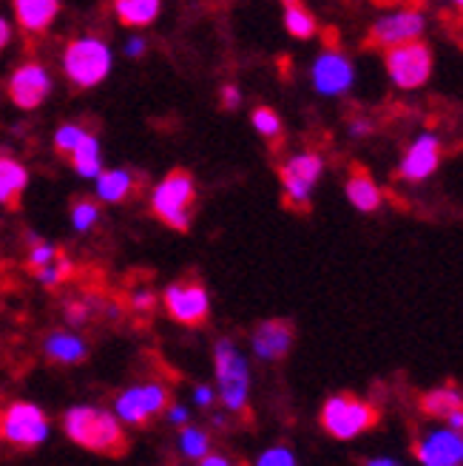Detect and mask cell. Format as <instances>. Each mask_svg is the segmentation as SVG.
<instances>
[{"mask_svg":"<svg viewBox=\"0 0 463 466\" xmlns=\"http://www.w3.org/2000/svg\"><path fill=\"white\" fill-rule=\"evenodd\" d=\"M63 432L72 444L88 450V452H103L111 455L123 450L126 444V430L120 424V418L95 407V404H75L63 412Z\"/></svg>","mask_w":463,"mask_h":466,"instance_id":"obj_1","label":"cell"},{"mask_svg":"<svg viewBox=\"0 0 463 466\" xmlns=\"http://www.w3.org/2000/svg\"><path fill=\"white\" fill-rule=\"evenodd\" d=\"M214 390L222 407L227 412H242L250 399V364L230 339H219L214 344Z\"/></svg>","mask_w":463,"mask_h":466,"instance_id":"obj_2","label":"cell"},{"mask_svg":"<svg viewBox=\"0 0 463 466\" xmlns=\"http://www.w3.org/2000/svg\"><path fill=\"white\" fill-rule=\"evenodd\" d=\"M111 68H114V55L103 37L95 35L75 37L63 52V75L77 88L100 86L111 75Z\"/></svg>","mask_w":463,"mask_h":466,"instance_id":"obj_3","label":"cell"},{"mask_svg":"<svg viewBox=\"0 0 463 466\" xmlns=\"http://www.w3.org/2000/svg\"><path fill=\"white\" fill-rule=\"evenodd\" d=\"M196 202V185L188 171H171L168 177H162V182L151 194V211L162 225H168L174 230H188L191 228V211Z\"/></svg>","mask_w":463,"mask_h":466,"instance_id":"obj_4","label":"cell"},{"mask_svg":"<svg viewBox=\"0 0 463 466\" xmlns=\"http://www.w3.org/2000/svg\"><path fill=\"white\" fill-rule=\"evenodd\" d=\"M321 427L327 435L338 441H353L364 435L367 430H373L376 424V407L367 404L356 395H333L321 407Z\"/></svg>","mask_w":463,"mask_h":466,"instance_id":"obj_5","label":"cell"},{"mask_svg":"<svg viewBox=\"0 0 463 466\" xmlns=\"http://www.w3.org/2000/svg\"><path fill=\"white\" fill-rule=\"evenodd\" d=\"M384 66L392 86H398L401 91H415L429 83L435 60H432V49L424 40H412L387 49Z\"/></svg>","mask_w":463,"mask_h":466,"instance_id":"obj_6","label":"cell"},{"mask_svg":"<svg viewBox=\"0 0 463 466\" xmlns=\"http://www.w3.org/2000/svg\"><path fill=\"white\" fill-rule=\"evenodd\" d=\"M52 432L45 412L32 401H15L0 412V435L15 447H40Z\"/></svg>","mask_w":463,"mask_h":466,"instance_id":"obj_7","label":"cell"},{"mask_svg":"<svg viewBox=\"0 0 463 466\" xmlns=\"http://www.w3.org/2000/svg\"><path fill=\"white\" fill-rule=\"evenodd\" d=\"M324 174V157L316 151H302L293 154L285 166L279 168V179H282V191L285 199L293 208H307L316 191V182Z\"/></svg>","mask_w":463,"mask_h":466,"instance_id":"obj_8","label":"cell"},{"mask_svg":"<svg viewBox=\"0 0 463 466\" xmlns=\"http://www.w3.org/2000/svg\"><path fill=\"white\" fill-rule=\"evenodd\" d=\"M424 29H427L424 9L421 6H404V9L381 15L373 23V29H369V46L387 52V49H392V46L421 40Z\"/></svg>","mask_w":463,"mask_h":466,"instance_id":"obj_9","label":"cell"},{"mask_svg":"<svg viewBox=\"0 0 463 466\" xmlns=\"http://www.w3.org/2000/svg\"><path fill=\"white\" fill-rule=\"evenodd\" d=\"M168 407V390L156 381H143L123 390L114 401V415L120 418V424L126 427H140L148 424L154 415H159Z\"/></svg>","mask_w":463,"mask_h":466,"instance_id":"obj_10","label":"cell"},{"mask_svg":"<svg viewBox=\"0 0 463 466\" xmlns=\"http://www.w3.org/2000/svg\"><path fill=\"white\" fill-rule=\"evenodd\" d=\"M310 83L321 97H344L356 86V66L344 52L327 49L313 60Z\"/></svg>","mask_w":463,"mask_h":466,"instance_id":"obj_11","label":"cell"},{"mask_svg":"<svg viewBox=\"0 0 463 466\" xmlns=\"http://www.w3.org/2000/svg\"><path fill=\"white\" fill-rule=\"evenodd\" d=\"M162 305L168 316L185 328H199L211 316V296L199 282H174L162 293Z\"/></svg>","mask_w":463,"mask_h":466,"instance_id":"obj_12","label":"cell"},{"mask_svg":"<svg viewBox=\"0 0 463 466\" xmlns=\"http://www.w3.org/2000/svg\"><path fill=\"white\" fill-rule=\"evenodd\" d=\"M9 100L20 108V111H35L40 108L52 95V75L45 72V66L37 60H26L20 63L12 77H9Z\"/></svg>","mask_w":463,"mask_h":466,"instance_id":"obj_13","label":"cell"},{"mask_svg":"<svg viewBox=\"0 0 463 466\" xmlns=\"http://www.w3.org/2000/svg\"><path fill=\"white\" fill-rule=\"evenodd\" d=\"M415 458L421 466H460L463 438L452 427H432L415 444Z\"/></svg>","mask_w":463,"mask_h":466,"instance_id":"obj_14","label":"cell"},{"mask_svg":"<svg viewBox=\"0 0 463 466\" xmlns=\"http://www.w3.org/2000/svg\"><path fill=\"white\" fill-rule=\"evenodd\" d=\"M441 139H438L432 131H424L412 139L407 146L404 157H401V166H398V177L407 182H424L429 179L438 166H441Z\"/></svg>","mask_w":463,"mask_h":466,"instance_id":"obj_15","label":"cell"},{"mask_svg":"<svg viewBox=\"0 0 463 466\" xmlns=\"http://www.w3.org/2000/svg\"><path fill=\"white\" fill-rule=\"evenodd\" d=\"M293 347V328L282 319L262 321L250 336V350L259 361H279Z\"/></svg>","mask_w":463,"mask_h":466,"instance_id":"obj_16","label":"cell"},{"mask_svg":"<svg viewBox=\"0 0 463 466\" xmlns=\"http://www.w3.org/2000/svg\"><path fill=\"white\" fill-rule=\"evenodd\" d=\"M15 20L26 35H43L60 15V0H12Z\"/></svg>","mask_w":463,"mask_h":466,"instance_id":"obj_17","label":"cell"},{"mask_svg":"<svg viewBox=\"0 0 463 466\" xmlns=\"http://www.w3.org/2000/svg\"><path fill=\"white\" fill-rule=\"evenodd\" d=\"M347 199L361 214H376L381 202H384V194L378 188V182L373 179V174L364 171V168H353L350 177H347Z\"/></svg>","mask_w":463,"mask_h":466,"instance_id":"obj_18","label":"cell"},{"mask_svg":"<svg viewBox=\"0 0 463 466\" xmlns=\"http://www.w3.org/2000/svg\"><path fill=\"white\" fill-rule=\"evenodd\" d=\"M43 353L57 364H80L88 356V344L75 330H55L45 336Z\"/></svg>","mask_w":463,"mask_h":466,"instance_id":"obj_19","label":"cell"},{"mask_svg":"<svg viewBox=\"0 0 463 466\" xmlns=\"http://www.w3.org/2000/svg\"><path fill=\"white\" fill-rule=\"evenodd\" d=\"M26 188H29V168L20 159L0 154V205L17 208Z\"/></svg>","mask_w":463,"mask_h":466,"instance_id":"obj_20","label":"cell"},{"mask_svg":"<svg viewBox=\"0 0 463 466\" xmlns=\"http://www.w3.org/2000/svg\"><path fill=\"white\" fill-rule=\"evenodd\" d=\"M136 188V177L128 171V168H103L97 177H95V191H97V199L100 202H108V205H120L126 202Z\"/></svg>","mask_w":463,"mask_h":466,"instance_id":"obj_21","label":"cell"},{"mask_svg":"<svg viewBox=\"0 0 463 466\" xmlns=\"http://www.w3.org/2000/svg\"><path fill=\"white\" fill-rule=\"evenodd\" d=\"M114 15L128 29H146L159 17L162 0H111Z\"/></svg>","mask_w":463,"mask_h":466,"instance_id":"obj_22","label":"cell"},{"mask_svg":"<svg viewBox=\"0 0 463 466\" xmlns=\"http://www.w3.org/2000/svg\"><path fill=\"white\" fill-rule=\"evenodd\" d=\"M282 17H285V29L296 40H310L318 32V20L305 6V0H282Z\"/></svg>","mask_w":463,"mask_h":466,"instance_id":"obj_23","label":"cell"},{"mask_svg":"<svg viewBox=\"0 0 463 466\" xmlns=\"http://www.w3.org/2000/svg\"><path fill=\"white\" fill-rule=\"evenodd\" d=\"M68 157H72L75 171L86 179H95L103 171V148H100V139L91 131L80 139V146Z\"/></svg>","mask_w":463,"mask_h":466,"instance_id":"obj_24","label":"cell"},{"mask_svg":"<svg viewBox=\"0 0 463 466\" xmlns=\"http://www.w3.org/2000/svg\"><path fill=\"white\" fill-rule=\"evenodd\" d=\"M421 407H424V412L429 418H444V421H447L452 412H458L463 407L460 390H455V387H435V390H429L424 395Z\"/></svg>","mask_w":463,"mask_h":466,"instance_id":"obj_25","label":"cell"},{"mask_svg":"<svg viewBox=\"0 0 463 466\" xmlns=\"http://www.w3.org/2000/svg\"><path fill=\"white\" fill-rule=\"evenodd\" d=\"M179 452L188 461H202L207 452H211V435L194 424L179 427Z\"/></svg>","mask_w":463,"mask_h":466,"instance_id":"obj_26","label":"cell"},{"mask_svg":"<svg viewBox=\"0 0 463 466\" xmlns=\"http://www.w3.org/2000/svg\"><path fill=\"white\" fill-rule=\"evenodd\" d=\"M250 126L257 128L265 139H279V137H282V116L276 114L273 108H267V106L253 108V114H250Z\"/></svg>","mask_w":463,"mask_h":466,"instance_id":"obj_27","label":"cell"},{"mask_svg":"<svg viewBox=\"0 0 463 466\" xmlns=\"http://www.w3.org/2000/svg\"><path fill=\"white\" fill-rule=\"evenodd\" d=\"M68 217H72V225H75L77 233H88L100 222V205L95 199H77L72 205V214H68Z\"/></svg>","mask_w":463,"mask_h":466,"instance_id":"obj_28","label":"cell"},{"mask_svg":"<svg viewBox=\"0 0 463 466\" xmlns=\"http://www.w3.org/2000/svg\"><path fill=\"white\" fill-rule=\"evenodd\" d=\"M88 134V128L86 126H80V123H65V126H60L57 131H55V151L57 154H72L77 146H80V139Z\"/></svg>","mask_w":463,"mask_h":466,"instance_id":"obj_29","label":"cell"},{"mask_svg":"<svg viewBox=\"0 0 463 466\" xmlns=\"http://www.w3.org/2000/svg\"><path fill=\"white\" fill-rule=\"evenodd\" d=\"M35 276H37V282H40L43 288H57V285L65 282L68 276H72V262L63 259V256H57V259H55L52 265H45V268L35 270Z\"/></svg>","mask_w":463,"mask_h":466,"instance_id":"obj_30","label":"cell"},{"mask_svg":"<svg viewBox=\"0 0 463 466\" xmlns=\"http://www.w3.org/2000/svg\"><path fill=\"white\" fill-rule=\"evenodd\" d=\"M253 466H298L293 450L276 444V447H267L265 452H259V458L253 461Z\"/></svg>","mask_w":463,"mask_h":466,"instance_id":"obj_31","label":"cell"},{"mask_svg":"<svg viewBox=\"0 0 463 466\" xmlns=\"http://www.w3.org/2000/svg\"><path fill=\"white\" fill-rule=\"evenodd\" d=\"M60 256V250L52 245V242H43V239H35L32 237V250H29V265L35 268V270H40V268H45V265H52L55 259Z\"/></svg>","mask_w":463,"mask_h":466,"instance_id":"obj_32","label":"cell"},{"mask_svg":"<svg viewBox=\"0 0 463 466\" xmlns=\"http://www.w3.org/2000/svg\"><path fill=\"white\" fill-rule=\"evenodd\" d=\"M65 319L72 328H83V324L91 319V305L88 301H68L65 305Z\"/></svg>","mask_w":463,"mask_h":466,"instance_id":"obj_33","label":"cell"},{"mask_svg":"<svg viewBox=\"0 0 463 466\" xmlns=\"http://www.w3.org/2000/svg\"><path fill=\"white\" fill-rule=\"evenodd\" d=\"M214 401H216V390H214L211 384H196V387H194V404H196L199 410L214 407Z\"/></svg>","mask_w":463,"mask_h":466,"instance_id":"obj_34","label":"cell"},{"mask_svg":"<svg viewBox=\"0 0 463 466\" xmlns=\"http://www.w3.org/2000/svg\"><path fill=\"white\" fill-rule=\"evenodd\" d=\"M154 305H156V296H154L148 288H143V290H134V293H131V308H134V310H143V313H148Z\"/></svg>","mask_w":463,"mask_h":466,"instance_id":"obj_35","label":"cell"},{"mask_svg":"<svg viewBox=\"0 0 463 466\" xmlns=\"http://www.w3.org/2000/svg\"><path fill=\"white\" fill-rule=\"evenodd\" d=\"M242 106V91L239 86H225L222 88V108L225 111H237Z\"/></svg>","mask_w":463,"mask_h":466,"instance_id":"obj_36","label":"cell"},{"mask_svg":"<svg viewBox=\"0 0 463 466\" xmlns=\"http://www.w3.org/2000/svg\"><path fill=\"white\" fill-rule=\"evenodd\" d=\"M188 418H191V410L185 407V404L168 407V421H171L174 427H185V424H188Z\"/></svg>","mask_w":463,"mask_h":466,"instance_id":"obj_37","label":"cell"},{"mask_svg":"<svg viewBox=\"0 0 463 466\" xmlns=\"http://www.w3.org/2000/svg\"><path fill=\"white\" fill-rule=\"evenodd\" d=\"M350 137H356V139H361V137H367L369 131H373V123L367 120V116H356V120H350Z\"/></svg>","mask_w":463,"mask_h":466,"instance_id":"obj_38","label":"cell"},{"mask_svg":"<svg viewBox=\"0 0 463 466\" xmlns=\"http://www.w3.org/2000/svg\"><path fill=\"white\" fill-rule=\"evenodd\" d=\"M146 55V40L143 37H128L126 40V57H143Z\"/></svg>","mask_w":463,"mask_h":466,"instance_id":"obj_39","label":"cell"},{"mask_svg":"<svg viewBox=\"0 0 463 466\" xmlns=\"http://www.w3.org/2000/svg\"><path fill=\"white\" fill-rule=\"evenodd\" d=\"M12 43V23L4 17V15H0V55H4L6 52V46Z\"/></svg>","mask_w":463,"mask_h":466,"instance_id":"obj_40","label":"cell"},{"mask_svg":"<svg viewBox=\"0 0 463 466\" xmlns=\"http://www.w3.org/2000/svg\"><path fill=\"white\" fill-rule=\"evenodd\" d=\"M199 466H234V461L225 458V455H214V452H207V455L199 461Z\"/></svg>","mask_w":463,"mask_h":466,"instance_id":"obj_41","label":"cell"},{"mask_svg":"<svg viewBox=\"0 0 463 466\" xmlns=\"http://www.w3.org/2000/svg\"><path fill=\"white\" fill-rule=\"evenodd\" d=\"M364 466H404L401 461H396V458H387V455H381V458H369Z\"/></svg>","mask_w":463,"mask_h":466,"instance_id":"obj_42","label":"cell"},{"mask_svg":"<svg viewBox=\"0 0 463 466\" xmlns=\"http://www.w3.org/2000/svg\"><path fill=\"white\" fill-rule=\"evenodd\" d=\"M447 424L452 427V430H458L460 432V427H463V412L458 410V412H452L449 418H447Z\"/></svg>","mask_w":463,"mask_h":466,"instance_id":"obj_43","label":"cell"},{"mask_svg":"<svg viewBox=\"0 0 463 466\" xmlns=\"http://www.w3.org/2000/svg\"><path fill=\"white\" fill-rule=\"evenodd\" d=\"M449 4H452V6H458V9H460V6H463V0H449Z\"/></svg>","mask_w":463,"mask_h":466,"instance_id":"obj_44","label":"cell"}]
</instances>
